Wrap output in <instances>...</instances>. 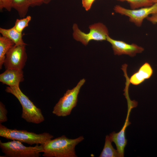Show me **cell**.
Listing matches in <instances>:
<instances>
[{
	"label": "cell",
	"mask_w": 157,
	"mask_h": 157,
	"mask_svg": "<svg viewBox=\"0 0 157 157\" xmlns=\"http://www.w3.org/2000/svg\"><path fill=\"white\" fill-rule=\"evenodd\" d=\"M84 139L83 136L72 139L65 135L51 139L42 145V156L45 157H76L75 147Z\"/></svg>",
	"instance_id": "6da1fadb"
},
{
	"label": "cell",
	"mask_w": 157,
	"mask_h": 157,
	"mask_svg": "<svg viewBox=\"0 0 157 157\" xmlns=\"http://www.w3.org/2000/svg\"><path fill=\"white\" fill-rule=\"evenodd\" d=\"M6 91L14 95L19 100L22 108V118L26 122L35 124L44 120L41 110L38 108L21 91L19 86L7 87Z\"/></svg>",
	"instance_id": "7a4b0ae2"
},
{
	"label": "cell",
	"mask_w": 157,
	"mask_h": 157,
	"mask_svg": "<svg viewBox=\"0 0 157 157\" xmlns=\"http://www.w3.org/2000/svg\"><path fill=\"white\" fill-rule=\"evenodd\" d=\"M0 136L8 139L15 140L32 145H43L53 138L48 133L38 134L25 130L9 129L0 123Z\"/></svg>",
	"instance_id": "3957f363"
},
{
	"label": "cell",
	"mask_w": 157,
	"mask_h": 157,
	"mask_svg": "<svg viewBox=\"0 0 157 157\" xmlns=\"http://www.w3.org/2000/svg\"><path fill=\"white\" fill-rule=\"evenodd\" d=\"M22 142L15 140L2 142L0 141V147L4 154V157H39L43 151L42 145L27 147Z\"/></svg>",
	"instance_id": "277c9868"
},
{
	"label": "cell",
	"mask_w": 157,
	"mask_h": 157,
	"mask_svg": "<svg viewBox=\"0 0 157 157\" xmlns=\"http://www.w3.org/2000/svg\"><path fill=\"white\" fill-rule=\"evenodd\" d=\"M89 32L86 33L79 28L77 24H73V37L74 39L87 45L92 40L102 41L106 40L109 35L108 30L105 25L101 22H97L90 25Z\"/></svg>",
	"instance_id": "5b68a950"
},
{
	"label": "cell",
	"mask_w": 157,
	"mask_h": 157,
	"mask_svg": "<svg viewBox=\"0 0 157 157\" xmlns=\"http://www.w3.org/2000/svg\"><path fill=\"white\" fill-rule=\"evenodd\" d=\"M85 81L84 78L81 80L76 87L67 91L54 106L52 112L53 114L58 117H65L70 114L76 105L80 90Z\"/></svg>",
	"instance_id": "8992f818"
},
{
	"label": "cell",
	"mask_w": 157,
	"mask_h": 157,
	"mask_svg": "<svg viewBox=\"0 0 157 157\" xmlns=\"http://www.w3.org/2000/svg\"><path fill=\"white\" fill-rule=\"evenodd\" d=\"M113 9L116 13L128 16L130 22L137 26L140 27L144 19L149 15L157 13V3H154L150 6L137 9H127L119 5H116Z\"/></svg>",
	"instance_id": "52a82bcc"
},
{
	"label": "cell",
	"mask_w": 157,
	"mask_h": 157,
	"mask_svg": "<svg viewBox=\"0 0 157 157\" xmlns=\"http://www.w3.org/2000/svg\"><path fill=\"white\" fill-rule=\"evenodd\" d=\"M26 45H15L7 53L3 65L6 69L22 70L27 59Z\"/></svg>",
	"instance_id": "ba28073f"
},
{
	"label": "cell",
	"mask_w": 157,
	"mask_h": 157,
	"mask_svg": "<svg viewBox=\"0 0 157 157\" xmlns=\"http://www.w3.org/2000/svg\"><path fill=\"white\" fill-rule=\"evenodd\" d=\"M106 40L112 45L115 55L125 54L133 57L137 53L142 52L144 50L142 47L135 44H130L123 41L115 40L109 35L107 36Z\"/></svg>",
	"instance_id": "9c48e42d"
},
{
	"label": "cell",
	"mask_w": 157,
	"mask_h": 157,
	"mask_svg": "<svg viewBox=\"0 0 157 157\" xmlns=\"http://www.w3.org/2000/svg\"><path fill=\"white\" fill-rule=\"evenodd\" d=\"M22 70L8 69L0 75V81L9 86H19L24 80Z\"/></svg>",
	"instance_id": "30bf717a"
},
{
	"label": "cell",
	"mask_w": 157,
	"mask_h": 157,
	"mask_svg": "<svg viewBox=\"0 0 157 157\" xmlns=\"http://www.w3.org/2000/svg\"><path fill=\"white\" fill-rule=\"evenodd\" d=\"M129 112H128L126 122L121 130L117 133L113 132L109 135L112 142L115 144L120 157L124 156V149L127 144V140L125 138V131L126 127L131 124L129 121Z\"/></svg>",
	"instance_id": "8fae6325"
},
{
	"label": "cell",
	"mask_w": 157,
	"mask_h": 157,
	"mask_svg": "<svg viewBox=\"0 0 157 157\" xmlns=\"http://www.w3.org/2000/svg\"><path fill=\"white\" fill-rule=\"evenodd\" d=\"M153 73V70L150 65L147 62L142 65L137 72L131 77L130 82L134 85H139L145 80L150 78Z\"/></svg>",
	"instance_id": "7c38bea8"
},
{
	"label": "cell",
	"mask_w": 157,
	"mask_h": 157,
	"mask_svg": "<svg viewBox=\"0 0 157 157\" xmlns=\"http://www.w3.org/2000/svg\"><path fill=\"white\" fill-rule=\"evenodd\" d=\"M0 33L2 36L12 41L15 45H26L23 40L22 33L18 32L14 27L7 29L1 27Z\"/></svg>",
	"instance_id": "4fadbf2b"
},
{
	"label": "cell",
	"mask_w": 157,
	"mask_h": 157,
	"mask_svg": "<svg viewBox=\"0 0 157 157\" xmlns=\"http://www.w3.org/2000/svg\"><path fill=\"white\" fill-rule=\"evenodd\" d=\"M15 45V43L8 38L0 36V69H1L8 51Z\"/></svg>",
	"instance_id": "5bb4252c"
},
{
	"label": "cell",
	"mask_w": 157,
	"mask_h": 157,
	"mask_svg": "<svg viewBox=\"0 0 157 157\" xmlns=\"http://www.w3.org/2000/svg\"><path fill=\"white\" fill-rule=\"evenodd\" d=\"M112 142L109 135H106L104 147L99 157H120L117 150L112 145Z\"/></svg>",
	"instance_id": "9a60e30c"
},
{
	"label": "cell",
	"mask_w": 157,
	"mask_h": 157,
	"mask_svg": "<svg viewBox=\"0 0 157 157\" xmlns=\"http://www.w3.org/2000/svg\"><path fill=\"white\" fill-rule=\"evenodd\" d=\"M30 6L29 0H12V8L18 12L19 16L24 17L27 14Z\"/></svg>",
	"instance_id": "2e32d148"
},
{
	"label": "cell",
	"mask_w": 157,
	"mask_h": 157,
	"mask_svg": "<svg viewBox=\"0 0 157 157\" xmlns=\"http://www.w3.org/2000/svg\"><path fill=\"white\" fill-rule=\"evenodd\" d=\"M121 1H127L129 4L132 9H135L140 8L148 7L152 6L154 3L149 0H117Z\"/></svg>",
	"instance_id": "e0dca14e"
},
{
	"label": "cell",
	"mask_w": 157,
	"mask_h": 157,
	"mask_svg": "<svg viewBox=\"0 0 157 157\" xmlns=\"http://www.w3.org/2000/svg\"><path fill=\"white\" fill-rule=\"evenodd\" d=\"M31 19V16H28L22 19H17L13 27L18 32L22 33L24 28L28 26V24Z\"/></svg>",
	"instance_id": "ac0fdd59"
},
{
	"label": "cell",
	"mask_w": 157,
	"mask_h": 157,
	"mask_svg": "<svg viewBox=\"0 0 157 157\" xmlns=\"http://www.w3.org/2000/svg\"><path fill=\"white\" fill-rule=\"evenodd\" d=\"M7 110L5 106L1 101L0 102V123L6 122L8 120Z\"/></svg>",
	"instance_id": "d6986e66"
},
{
	"label": "cell",
	"mask_w": 157,
	"mask_h": 157,
	"mask_svg": "<svg viewBox=\"0 0 157 157\" xmlns=\"http://www.w3.org/2000/svg\"><path fill=\"white\" fill-rule=\"evenodd\" d=\"M12 0H0V10L2 11L4 8L8 11H10L12 7Z\"/></svg>",
	"instance_id": "ffe728a7"
},
{
	"label": "cell",
	"mask_w": 157,
	"mask_h": 157,
	"mask_svg": "<svg viewBox=\"0 0 157 157\" xmlns=\"http://www.w3.org/2000/svg\"><path fill=\"white\" fill-rule=\"evenodd\" d=\"M95 0H82L83 7L85 10L88 11L90 9L92 5Z\"/></svg>",
	"instance_id": "44dd1931"
},
{
	"label": "cell",
	"mask_w": 157,
	"mask_h": 157,
	"mask_svg": "<svg viewBox=\"0 0 157 157\" xmlns=\"http://www.w3.org/2000/svg\"><path fill=\"white\" fill-rule=\"evenodd\" d=\"M30 6L33 7L41 6L43 2L42 0H29Z\"/></svg>",
	"instance_id": "7402d4cb"
},
{
	"label": "cell",
	"mask_w": 157,
	"mask_h": 157,
	"mask_svg": "<svg viewBox=\"0 0 157 157\" xmlns=\"http://www.w3.org/2000/svg\"><path fill=\"white\" fill-rule=\"evenodd\" d=\"M151 16L148 17L146 19L153 24H155L157 23V13L151 15Z\"/></svg>",
	"instance_id": "603a6c76"
},
{
	"label": "cell",
	"mask_w": 157,
	"mask_h": 157,
	"mask_svg": "<svg viewBox=\"0 0 157 157\" xmlns=\"http://www.w3.org/2000/svg\"><path fill=\"white\" fill-rule=\"evenodd\" d=\"M52 0H42L43 3L45 4H48Z\"/></svg>",
	"instance_id": "cb8c5ba5"
},
{
	"label": "cell",
	"mask_w": 157,
	"mask_h": 157,
	"mask_svg": "<svg viewBox=\"0 0 157 157\" xmlns=\"http://www.w3.org/2000/svg\"><path fill=\"white\" fill-rule=\"evenodd\" d=\"M154 4L155 3H157V0H149Z\"/></svg>",
	"instance_id": "d4e9b609"
}]
</instances>
